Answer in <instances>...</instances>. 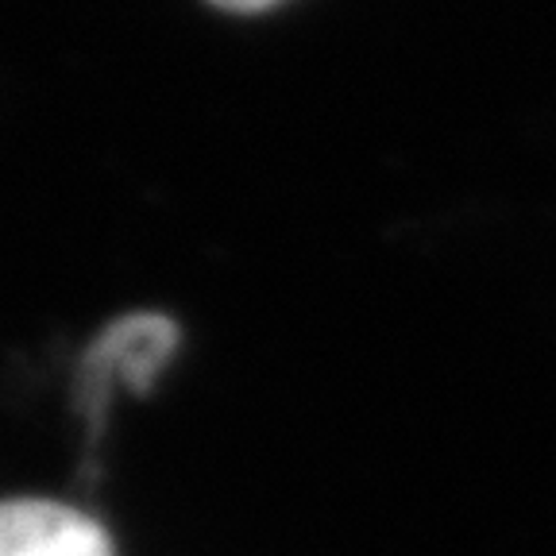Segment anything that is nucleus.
<instances>
[{
    "label": "nucleus",
    "instance_id": "f257e3e1",
    "mask_svg": "<svg viewBox=\"0 0 556 556\" xmlns=\"http://www.w3.org/2000/svg\"><path fill=\"white\" fill-rule=\"evenodd\" d=\"M178 348V329L163 313H128L97 337L86 359V402L101 406L109 382H124L131 391H148Z\"/></svg>",
    "mask_w": 556,
    "mask_h": 556
},
{
    "label": "nucleus",
    "instance_id": "f03ea898",
    "mask_svg": "<svg viewBox=\"0 0 556 556\" xmlns=\"http://www.w3.org/2000/svg\"><path fill=\"white\" fill-rule=\"evenodd\" d=\"M0 556H113L101 521L54 498L0 503Z\"/></svg>",
    "mask_w": 556,
    "mask_h": 556
},
{
    "label": "nucleus",
    "instance_id": "7ed1b4c3",
    "mask_svg": "<svg viewBox=\"0 0 556 556\" xmlns=\"http://www.w3.org/2000/svg\"><path fill=\"white\" fill-rule=\"evenodd\" d=\"M208 4H217L225 12H267L275 4H282V0H208Z\"/></svg>",
    "mask_w": 556,
    "mask_h": 556
}]
</instances>
